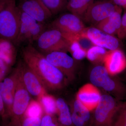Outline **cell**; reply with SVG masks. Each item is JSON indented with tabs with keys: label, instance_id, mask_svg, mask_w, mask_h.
Instances as JSON below:
<instances>
[{
	"label": "cell",
	"instance_id": "cell-30",
	"mask_svg": "<svg viewBox=\"0 0 126 126\" xmlns=\"http://www.w3.org/2000/svg\"><path fill=\"white\" fill-rule=\"evenodd\" d=\"M7 65L4 61L0 58V82L4 78L7 73Z\"/></svg>",
	"mask_w": 126,
	"mask_h": 126
},
{
	"label": "cell",
	"instance_id": "cell-27",
	"mask_svg": "<svg viewBox=\"0 0 126 126\" xmlns=\"http://www.w3.org/2000/svg\"><path fill=\"white\" fill-rule=\"evenodd\" d=\"M41 118L31 117L24 115L18 123L19 126H40Z\"/></svg>",
	"mask_w": 126,
	"mask_h": 126
},
{
	"label": "cell",
	"instance_id": "cell-26",
	"mask_svg": "<svg viewBox=\"0 0 126 126\" xmlns=\"http://www.w3.org/2000/svg\"><path fill=\"white\" fill-rule=\"evenodd\" d=\"M112 126H126V102L123 103L119 108Z\"/></svg>",
	"mask_w": 126,
	"mask_h": 126
},
{
	"label": "cell",
	"instance_id": "cell-7",
	"mask_svg": "<svg viewBox=\"0 0 126 126\" xmlns=\"http://www.w3.org/2000/svg\"><path fill=\"white\" fill-rule=\"evenodd\" d=\"M48 26L60 31L70 42L81 35L86 29L81 18L71 13L61 15Z\"/></svg>",
	"mask_w": 126,
	"mask_h": 126
},
{
	"label": "cell",
	"instance_id": "cell-25",
	"mask_svg": "<svg viewBox=\"0 0 126 126\" xmlns=\"http://www.w3.org/2000/svg\"><path fill=\"white\" fill-rule=\"evenodd\" d=\"M69 50L72 53L73 58L77 60L82 59L87 55V50L83 48L77 40L71 42Z\"/></svg>",
	"mask_w": 126,
	"mask_h": 126
},
{
	"label": "cell",
	"instance_id": "cell-33",
	"mask_svg": "<svg viewBox=\"0 0 126 126\" xmlns=\"http://www.w3.org/2000/svg\"><path fill=\"white\" fill-rule=\"evenodd\" d=\"M116 5L126 7V0H113Z\"/></svg>",
	"mask_w": 126,
	"mask_h": 126
},
{
	"label": "cell",
	"instance_id": "cell-31",
	"mask_svg": "<svg viewBox=\"0 0 126 126\" xmlns=\"http://www.w3.org/2000/svg\"><path fill=\"white\" fill-rule=\"evenodd\" d=\"M0 117L2 118H6L4 105V102L2 100V97L0 94Z\"/></svg>",
	"mask_w": 126,
	"mask_h": 126
},
{
	"label": "cell",
	"instance_id": "cell-35",
	"mask_svg": "<svg viewBox=\"0 0 126 126\" xmlns=\"http://www.w3.org/2000/svg\"><path fill=\"white\" fill-rule=\"evenodd\" d=\"M48 126H62L60 125L58 123L56 122V121L52 123L51 124H50Z\"/></svg>",
	"mask_w": 126,
	"mask_h": 126
},
{
	"label": "cell",
	"instance_id": "cell-34",
	"mask_svg": "<svg viewBox=\"0 0 126 126\" xmlns=\"http://www.w3.org/2000/svg\"><path fill=\"white\" fill-rule=\"evenodd\" d=\"M5 126H19V125H18L17 123H16L15 122L11 121L9 123H8V124H6Z\"/></svg>",
	"mask_w": 126,
	"mask_h": 126
},
{
	"label": "cell",
	"instance_id": "cell-23",
	"mask_svg": "<svg viewBox=\"0 0 126 126\" xmlns=\"http://www.w3.org/2000/svg\"><path fill=\"white\" fill-rule=\"evenodd\" d=\"M106 49L97 46H93L87 50L86 56L90 61L94 62L103 59L107 54Z\"/></svg>",
	"mask_w": 126,
	"mask_h": 126
},
{
	"label": "cell",
	"instance_id": "cell-15",
	"mask_svg": "<svg viewBox=\"0 0 126 126\" xmlns=\"http://www.w3.org/2000/svg\"><path fill=\"white\" fill-rule=\"evenodd\" d=\"M101 97L96 87L92 84H87L79 89L77 94V99L90 111L96 107Z\"/></svg>",
	"mask_w": 126,
	"mask_h": 126
},
{
	"label": "cell",
	"instance_id": "cell-1",
	"mask_svg": "<svg viewBox=\"0 0 126 126\" xmlns=\"http://www.w3.org/2000/svg\"><path fill=\"white\" fill-rule=\"evenodd\" d=\"M21 54L23 61L38 77L47 91L59 90L65 86L67 78L33 44L23 47Z\"/></svg>",
	"mask_w": 126,
	"mask_h": 126
},
{
	"label": "cell",
	"instance_id": "cell-21",
	"mask_svg": "<svg viewBox=\"0 0 126 126\" xmlns=\"http://www.w3.org/2000/svg\"><path fill=\"white\" fill-rule=\"evenodd\" d=\"M52 15L66 9L68 0H41Z\"/></svg>",
	"mask_w": 126,
	"mask_h": 126
},
{
	"label": "cell",
	"instance_id": "cell-3",
	"mask_svg": "<svg viewBox=\"0 0 126 126\" xmlns=\"http://www.w3.org/2000/svg\"><path fill=\"white\" fill-rule=\"evenodd\" d=\"M104 66L98 65L91 70L90 80L96 87L110 93L119 101L126 100V87L122 82L110 76Z\"/></svg>",
	"mask_w": 126,
	"mask_h": 126
},
{
	"label": "cell",
	"instance_id": "cell-19",
	"mask_svg": "<svg viewBox=\"0 0 126 126\" xmlns=\"http://www.w3.org/2000/svg\"><path fill=\"white\" fill-rule=\"evenodd\" d=\"M56 105L59 115V121L62 126H72L71 113L67 104L62 98L56 99Z\"/></svg>",
	"mask_w": 126,
	"mask_h": 126
},
{
	"label": "cell",
	"instance_id": "cell-5",
	"mask_svg": "<svg viewBox=\"0 0 126 126\" xmlns=\"http://www.w3.org/2000/svg\"><path fill=\"white\" fill-rule=\"evenodd\" d=\"M109 94L101 95L94 109L93 126H112L115 116L123 103Z\"/></svg>",
	"mask_w": 126,
	"mask_h": 126
},
{
	"label": "cell",
	"instance_id": "cell-24",
	"mask_svg": "<svg viewBox=\"0 0 126 126\" xmlns=\"http://www.w3.org/2000/svg\"><path fill=\"white\" fill-rule=\"evenodd\" d=\"M72 111L83 119L86 123L90 119V111L78 99L74 102Z\"/></svg>",
	"mask_w": 126,
	"mask_h": 126
},
{
	"label": "cell",
	"instance_id": "cell-14",
	"mask_svg": "<svg viewBox=\"0 0 126 126\" xmlns=\"http://www.w3.org/2000/svg\"><path fill=\"white\" fill-rule=\"evenodd\" d=\"M82 35L86 36L94 45L111 50L117 49L119 43L117 39L95 27L86 29Z\"/></svg>",
	"mask_w": 126,
	"mask_h": 126
},
{
	"label": "cell",
	"instance_id": "cell-8",
	"mask_svg": "<svg viewBox=\"0 0 126 126\" xmlns=\"http://www.w3.org/2000/svg\"><path fill=\"white\" fill-rule=\"evenodd\" d=\"M18 78L14 102L10 117L11 121L18 124L22 118L31 101L29 93L25 88L20 77L18 67Z\"/></svg>",
	"mask_w": 126,
	"mask_h": 126
},
{
	"label": "cell",
	"instance_id": "cell-22",
	"mask_svg": "<svg viewBox=\"0 0 126 126\" xmlns=\"http://www.w3.org/2000/svg\"><path fill=\"white\" fill-rule=\"evenodd\" d=\"M44 113V110L40 102L32 99L29 104L24 115L29 117L41 118Z\"/></svg>",
	"mask_w": 126,
	"mask_h": 126
},
{
	"label": "cell",
	"instance_id": "cell-11",
	"mask_svg": "<svg viewBox=\"0 0 126 126\" xmlns=\"http://www.w3.org/2000/svg\"><path fill=\"white\" fill-rule=\"evenodd\" d=\"M24 85L30 94L38 98L47 93V90L36 74L23 61L17 66Z\"/></svg>",
	"mask_w": 126,
	"mask_h": 126
},
{
	"label": "cell",
	"instance_id": "cell-12",
	"mask_svg": "<svg viewBox=\"0 0 126 126\" xmlns=\"http://www.w3.org/2000/svg\"><path fill=\"white\" fill-rule=\"evenodd\" d=\"M44 54L49 63L61 71L67 78H73L75 63L73 58L66 52L55 51Z\"/></svg>",
	"mask_w": 126,
	"mask_h": 126
},
{
	"label": "cell",
	"instance_id": "cell-32",
	"mask_svg": "<svg viewBox=\"0 0 126 126\" xmlns=\"http://www.w3.org/2000/svg\"><path fill=\"white\" fill-rule=\"evenodd\" d=\"M119 30L126 31V12L122 18L121 26Z\"/></svg>",
	"mask_w": 126,
	"mask_h": 126
},
{
	"label": "cell",
	"instance_id": "cell-4",
	"mask_svg": "<svg viewBox=\"0 0 126 126\" xmlns=\"http://www.w3.org/2000/svg\"><path fill=\"white\" fill-rule=\"evenodd\" d=\"M36 48L43 54L55 51L66 52L71 42L60 31L47 26L35 41Z\"/></svg>",
	"mask_w": 126,
	"mask_h": 126
},
{
	"label": "cell",
	"instance_id": "cell-9",
	"mask_svg": "<svg viewBox=\"0 0 126 126\" xmlns=\"http://www.w3.org/2000/svg\"><path fill=\"white\" fill-rule=\"evenodd\" d=\"M117 6L107 0L94 2L83 16L86 22L96 25L100 22L112 15Z\"/></svg>",
	"mask_w": 126,
	"mask_h": 126
},
{
	"label": "cell",
	"instance_id": "cell-10",
	"mask_svg": "<svg viewBox=\"0 0 126 126\" xmlns=\"http://www.w3.org/2000/svg\"><path fill=\"white\" fill-rule=\"evenodd\" d=\"M17 6L21 11L44 24L47 25L53 16L41 0H19Z\"/></svg>",
	"mask_w": 126,
	"mask_h": 126
},
{
	"label": "cell",
	"instance_id": "cell-18",
	"mask_svg": "<svg viewBox=\"0 0 126 126\" xmlns=\"http://www.w3.org/2000/svg\"><path fill=\"white\" fill-rule=\"evenodd\" d=\"M94 2V0H68L66 9L81 18Z\"/></svg>",
	"mask_w": 126,
	"mask_h": 126
},
{
	"label": "cell",
	"instance_id": "cell-29",
	"mask_svg": "<svg viewBox=\"0 0 126 126\" xmlns=\"http://www.w3.org/2000/svg\"><path fill=\"white\" fill-rule=\"evenodd\" d=\"M71 113V118L72 123L75 126H84L86 123L83 119L79 117L76 113L72 111Z\"/></svg>",
	"mask_w": 126,
	"mask_h": 126
},
{
	"label": "cell",
	"instance_id": "cell-2",
	"mask_svg": "<svg viewBox=\"0 0 126 126\" xmlns=\"http://www.w3.org/2000/svg\"><path fill=\"white\" fill-rule=\"evenodd\" d=\"M20 23V12L16 0H5L0 11V39L15 43Z\"/></svg>",
	"mask_w": 126,
	"mask_h": 126
},
{
	"label": "cell",
	"instance_id": "cell-13",
	"mask_svg": "<svg viewBox=\"0 0 126 126\" xmlns=\"http://www.w3.org/2000/svg\"><path fill=\"white\" fill-rule=\"evenodd\" d=\"M17 68L10 76L0 82V94L4 105L6 117L11 113L18 78Z\"/></svg>",
	"mask_w": 126,
	"mask_h": 126
},
{
	"label": "cell",
	"instance_id": "cell-17",
	"mask_svg": "<svg viewBox=\"0 0 126 126\" xmlns=\"http://www.w3.org/2000/svg\"><path fill=\"white\" fill-rule=\"evenodd\" d=\"M120 9L117 7L115 12L96 25V28L109 34L115 33L121 28L122 18Z\"/></svg>",
	"mask_w": 126,
	"mask_h": 126
},
{
	"label": "cell",
	"instance_id": "cell-6",
	"mask_svg": "<svg viewBox=\"0 0 126 126\" xmlns=\"http://www.w3.org/2000/svg\"><path fill=\"white\" fill-rule=\"evenodd\" d=\"M20 12L19 29L14 44L16 46L25 43L33 44L47 28V25L39 23L20 10Z\"/></svg>",
	"mask_w": 126,
	"mask_h": 126
},
{
	"label": "cell",
	"instance_id": "cell-20",
	"mask_svg": "<svg viewBox=\"0 0 126 126\" xmlns=\"http://www.w3.org/2000/svg\"><path fill=\"white\" fill-rule=\"evenodd\" d=\"M38 99L42 106L44 113L54 115L58 113L56 100L53 96L46 93Z\"/></svg>",
	"mask_w": 126,
	"mask_h": 126
},
{
	"label": "cell",
	"instance_id": "cell-28",
	"mask_svg": "<svg viewBox=\"0 0 126 126\" xmlns=\"http://www.w3.org/2000/svg\"><path fill=\"white\" fill-rule=\"evenodd\" d=\"M54 115L44 113L41 118L40 126H48L56 121Z\"/></svg>",
	"mask_w": 126,
	"mask_h": 126
},
{
	"label": "cell",
	"instance_id": "cell-16",
	"mask_svg": "<svg viewBox=\"0 0 126 126\" xmlns=\"http://www.w3.org/2000/svg\"><path fill=\"white\" fill-rule=\"evenodd\" d=\"M103 60L104 67L111 75L121 73L126 67V57L123 52L119 50L107 53Z\"/></svg>",
	"mask_w": 126,
	"mask_h": 126
},
{
	"label": "cell",
	"instance_id": "cell-36",
	"mask_svg": "<svg viewBox=\"0 0 126 126\" xmlns=\"http://www.w3.org/2000/svg\"><path fill=\"white\" fill-rule=\"evenodd\" d=\"M5 0H0V11L4 5Z\"/></svg>",
	"mask_w": 126,
	"mask_h": 126
}]
</instances>
